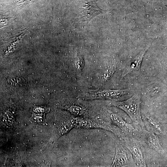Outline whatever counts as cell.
<instances>
[{"label":"cell","mask_w":167,"mask_h":167,"mask_svg":"<svg viewBox=\"0 0 167 167\" xmlns=\"http://www.w3.org/2000/svg\"><path fill=\"white\" fill-rule=\"evenodd\" d=\"M129 93V90L126 89L101 90L84 92L81 94L79 97L85 100L113 99Z\"/></svg>","instance_id":"obj_2"},{"label":"cell","mask_w":167,"mask_h":167,"mask_svg":"<svg viewBox=\"0 0 167 167\" xmlns=\"http://www.w3.org/2000/svg\"><path fill=\"white\" fill-rule=\"evenodd\" d=\"M8 18L4 15H0V28L7 25Z\"/></svg>","instance_id":"obj_11"},{"label":"cell","mask_w":167,"mask_h":167,"mask_svg":"<svg viewBox=\"0 0 167 167\" xmlns=\"http://www.w3.org/2000/svg\"><path fill=\"white\" fill-rule=\"evenodd\" d=\"M140 96L138 94L134 95L129 99L122 101H114L112 105L124 111L135 123L144 127L140 110Z\"/></svg>","instance_id":"obj_1"},{"label":"cell","mask_w":167,"mask_h":167,"mask_svg":"<svg viewBox=\"0 0 167 167\" xmlns=\"http://www.w3.org/2000/svg\"><path fill=\"white\" fill-rule=\"evenodd\" d=\"M67 109L71 114L77 116H83L86 112L83 108L76 105H71L67 107Z\"/></svg>","instance_id":"obj_8"},{"label":"cell","mask_w":167,"mask_h":167,"mask_svg":"<svg viewBox=\"0 0 167 167\" xmlns=\"http://www.w3.org/2000/svg\"><path fill=\"white\" fill-rule=\"evenodd\" d=\"M130 157L128 152L119 142L116 143V152L111 167H122L129 164Z\"/></svg>","instance_id":"obj_5"},{"label":"cell","mask_w":167,"mask_h":167,"mask_svg":"<svg viewBox=\"0 0 167 167\" xmlns=\"http://www.w3.org/2000/svg\"><path fill=\"white\" fill-rule=\"evenodd\" d=\"M121 137L122 143L131 153L137 166L146 167L142 149L137 140L130 136Z\"/></svg>","instance_id":"obj_3"},{"label":"cell","mask_w":167,"mask_h":167,"mask_svg":"<svg viewBox=\"0 0 167 167\" xmlns=\"http://www.w3.org/2000/svg\"><path fill=\"white\" fill-rule=\"evenodd\" d=\"M75 66L78 71H81L84 66V61L83 58L76 54L75 55Z\"/></svg>","instance_id":"obj_10"},{"label":"cell","mask_w":167,"mask_h":167,"mask_svg":"<svg viewBox=\"0 0 167 167\" xmlns=\"http://www.w3.org/2000/svg\"><path fill=\"white\" fill-rule=\"evenodd\" d=\"M147 121L149 126L154 132L158 134H160L161 133V126L156 119L149 118H147Z\"/></svg>","instance_id":"obj_9"},{"label":"cell","mask_w":167,"mask_h":167,"mask_svg":"<svg viewBox=\"0 0 167 167\" xmlns=\"http://www.w3.org/2000/svg\"><path fill=\"white\" fill-rule=\"evenodd\" d=\"M71 116L66 114L61 118L58 129V135L61 136L69 132L74 128L71 122Z\"/></svg>","instance_id":"obj_7"},{"label":"cell","mask_w":167,"mask_h":167,"mask_svg":"<svg viewBox=\"0 0 167 167\" xmlns=\"http://www.w3.org/2000/svg\"><path fill=\"white\" fill-rule=\"evenodd\" d=\"M141 128V135L144 142L148 147L161 154L165 152L159 142L157 135L152 131H149L144 128Z\"/></svg>","instance_id":"obj_4"},{"label":"cell","mask_w":167,"mask_h":167,"mask_svg":"<svg viewBox=\"0 0 167 167\" xmlns=\"http://www.w3.org/2000/svg\"><path fill=\"white\" fill-rule=\"evenodd\" d=\"M110 118L113 124L119 127L125 134L129 135L135 131V128L131 124L127 123L119 114L111 113L109 115Z\"/></svg>","instance_id":"obj_6"}]
</instances>
